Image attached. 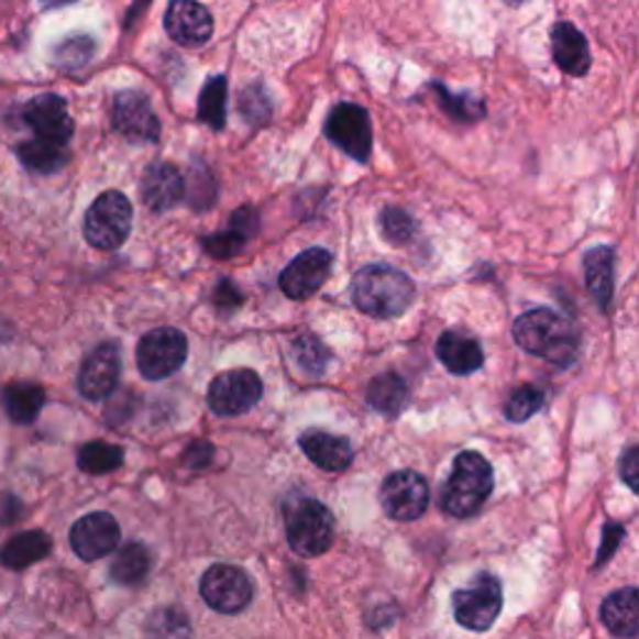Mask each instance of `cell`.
Returning a JSON list of instances; mask_svg holds the SVG:
<instances>
[{
  "mask_svg": "<svg viewBox=\"0 0 639 639\" xmlns=\"http://www.w3.org/2000/svg\"><path fill=\"white\" fill-rule=\"evenodd\" d=\"M513 332L517 345L552 365H570L577 357V330L568 318L552 310H530L520 315Z\"/></svg>",
  "mask_w": 639,
  "mask_h": 639,
  "instance_id": "cell-1",
  "label": "cell"
},
{
  "mask_svg": "<svg viewBox=\"0 0 639 639\" xmlns=\"http://www.w3.org/2000/svg\"><path fill=\"white\" fill-rule=\"evenodd\" d=\"M415 300V283L393 265H365L353 277V302L370 318H397Z\"/></svg>",
  "mask_w": 639,
  "mask_h": 639,
  "instance_id": "cell-2",
  "label": "cell"
},
{
  "mask_svg": "<svg viewBox=\"0 0 639 639\" xmlns=\"http://www.w3.org/2000/svg\"><path fill=\"white\" fill-rule=\"evenodd\" d=\"M493 485L495 477L489 462L480 452H460L442 489V509L452 517H472L487 503Z\"/></svg>",
  "mask_w": 639,
  "mask_h": 639,
  "instance_id": "cell-3",
  "label": "cell"
},
{
  "mask_svg": "<svg viewBox=\"0 0 639 639\" xmlns=\"http://www.w3.org/2000/svg\"><path fill=\"white\" fill-rule=\"evenodd\" d=\"M133 206L120 190H108L92 200L82 222V235L96 250H118L131 238Z\"/></svg>",
  "mask_w": 639,
  "mask_h": 639,
  "instance_id": "cell-4",
  "label": "cell"
},
{
  "mask_svg": "<svg viewBox=\"0 0 639 639\" xmlns=\"http://www.w3.org/2000/svg\"><path fill=\"white\" fill-rule=\"evenodd\" d=\"M287 544L300 554V558H320L330 550L332 537H335V520L330 509L318 503V499H300L298 505L287 509L285 517Z\"/></svg>",
  "mask_w": 639,
  "mask_h": 639,
  "instance_id": "cell-5",
  "label": "cell"
},
{
  "mask_svg": "<svg viewBox=\"0 0 639 639\" xmlns=\"http://www.w3.org/2000/svg\"><path fill=\"white\" fill-rule=\"evenodd\" d=\"M455 619L470 632H485L503 609V585L493 574H480L452 595Z\"/></svg>",
  "mask_w": 639,
  "mask_h": 639,
  "instance_id": "cell-6",
  "label": "cell"
},
{
  "mask_svg": "<svg viewBox=\"0 0 639 639\" xmlns=\"http://www.w3.org/2000/svg\"><path fill=\"white\" fill-rule=\"evenodd\" d=\"M261 397L263 379L255 370L247 367L220 373L208 387V405L220 418H235V415L250 412L261 403Z\"/></svg>",
  "mask_w": 639,
  "mask_h": 639,
  "instance_id": "cell-7",
  "label": "cell"
},
{
  "mask_svg": "<svg viewBox=\"0 0 639 639\" xmlns=\"http://www.w3.org/2000/svg\"><path fill=\"white\" fill-rule=\"evenodd\" d=\"M188 357V340L175 328H157L137 342V370L145 379H165L178 373Z\"/></svg>",
  "mask_w": 639,
  "mask_h": 639,
  "instance_id": "cell-8",
  "label": "cell"
},
{
  "mask_svg": "<svg viewBox=\"0 0 639 639\" xmlns=\"http://www.w3.org/2000/svg\"><path fill=\"white\" fill-rule=\"evenodd\" d=\"M326 135L357 163H367L373 155V123L363 106L338 103L326 120Z\"/></svg>",
  "mask_w": 639,
  "mask_h": 639,
  "instance_id": "cell-9",
  "label": "cell"
},
{
  "mask_svg": "<svg viewBox=\"0 0 639 639\" xmlns=\"http://www.w3.org/2000/svg\"><path fill=\"white\" fill-rule=\"evenodd\" d=\"M110 123L118 135L131 143H155L161 137V120H157L151 98L141 90L115 92L110 106Z\"/></svg>",
  "mask_w": 639,
  "mask_h": 639,
  "instance_id": "cell-10",
  "label": "cell"
},
{
  "mask_svg": "<svg viewBox=\"0 0 639 639\" xmlns=\"http://www.w3.org/2000/svg\"><path fill=\"white\" fill-rule=\"evenodd\" d=\"M430 503V489L425 477L412 470H400L385 477L379 487V505L397 522H412L422 517Z\"/></svg>",
  "mask_w": 639,
  "mask_h": 639,
  "instance_id": "cell-11",
  "label": "cell"
},
{
  "mask_svg": "<svg viewBox=\"0 0 639 639\" xmlns=\"http://www.w3.org/2000/svg\"><path fill=\"white\" fill-rule=\"evenodd\" d=\"M200 595L222 615H238L253 599V585L247 574L233 564H212L200 580Z\"/></svg>",
  "mask_w": 639,
  "mask_h": 639,
  "instance_id": "cell-12",
  "label": "cell"
},
{
  "mask_svg": "<svg viewBox=\"0 0 639 639\" xmlns=\"http://www.w3.org/2000/svg\"><path fill=\"white\" fill-rule=\"evenodd\" d=\"M23 123L31 128L33 137L58 145H70L73 131H76L68 103L55 92H43V96L27 100L23 106Z\"/></svg>",
  "mask_w": 639,
  "mask_h": 639,
  "instance_id": "cell-13",
  "label": "cell"
},
{
  "mask_svg": "<svg viewBox=\"0 0 639 639\" xmlns=\"http://www.w3.org/2000/svg\"><path fill=\"white\" fill-rule=\"evenodd\" d=\"M332 267V253L326 247H310L295 257L280 273V290L290 300H308L326 285Z\"/></svg>",
  "mask_w": 639,
  "mask_h": 639,
  "instance_id": "cell-14",
  "label": "cell"
},
{
  "mask_svg": "<svg viewBox=\"0 0 639 639\" xmlns=\"http://www.w3.org/2000/svg\"><path fill=\"white\" fill-rule=\"evenodd\" d=\"M120 542V527L113 515L90 513L73 525L70 548L76 550L80 560L96 562L106 554L115 552Z\"/></svg>",
  "mask_w": 639,
  "mask_h": 639,
  "instance_id": "cell-15",
  "label": "cell"
},
{
  "mask_svg": "<svg viewBox=\"0 0 639 639\" xmlns=\"http://www.w3.org/2000/svg\"><path fill=\"white\" fill-rule=\"evenodd\" d=\"M165 31L183 48H200L212 38V15L198 0H170Z\"/></svg>",
  "mask_w": 639,
  "mask_h": 639,
  "instance_id": "cell-16",
  "label": "cell"
},
{
  "mask_svg": "<svg viewBox=\"0 0 639 639\" xmlns=\"http://www.w3.org/2000/svg\"><path fill=\"white\" fill-rule=\"evenodd\" d=\"M120 379V350L115 342H103L82 360L78 373L80 395L88 400H106L115 393Z\"/></svg>",
  "mask_w": 639,
  "mask_h": 639,
  "instance_id": "cell-17",
  "label": "cell"
},
{
  "mask_svg": "<svg viewBox=\"0 0 639 639\" xmlns=\"http://www.w3.org/2000/svg\"><path fill=\"white\" fill-rule=\"evenodd\" d=\"M550 41L554 66L570 78H585L592 68L587 35L570 21H558L550 31Z\"/></svg>",
  "mask_w": 639,
  "mask_h": 639,
  "instance_id": "cell-18",
  "label": "cell"
},
{
  "mask_svg": "<svg viewBox=\"0 0 639 639\" xmlns=\"http://www.w3.org/2000/svg\"><path fill=\"white\" fill-rule=\"evenodd\" d=\"M185 196V180L170 163H151L141 180V198L153 212L173 210Z\"/></svg>",
  "mask_w": 639,
  "mask_h": 639,
  "instance_id": "cell-19",
  "label": "cell"
},
{
  "mask_svg": "<svg viewBox=\"0 0 639 639\" xmlns=\"http://www.w3.org/2000/svg\"><path fill=\"white\" fill-rule=\"evenodd\" d=\"M257 228H261L257 210L243 206L230 216V225L222 230V233L202 240V247H206V253L216 257V261H230V257L243 253V247L255 238Z\"/></svg>",
  "mask_w": 639,
  "mask_h": 639,
  "instance_id": "cell-20",
  "label": "cell"
},
{
  "mask_svg": "<svg viewBox=\"0 0 639 639\" xmlns=\"http://www.w3.org/2000/svg\"><path fill=\"white\" fill-rule=\"evenodd\" d=\"M438 357L452 375H472L485 363L480 342L462 330L442 332L438 340Z\"/></svg>",
  "mask_w": 639,
  "mask_h": 639,
  "instance_id": "cell-21",
  "label": "cell"
},
{
  "mask_svg": "<svg viewBox=\"0 0 639 639\" xmlns=\"http://www.w3.org/2000/svg\"><path fill=\"white\" fill-rule=\"evenodd\" d=\"M300 448L305 452V458L328 472H342L350 467V462H353V448H350V442L345 438H335V434L330 432L320 430L302 432Z\"/></svg>",
  "mask_w": 639,
  "mask_h": 639,
  "instance_id": "cell-22",
  "label": "cell"
},
{
  "mask_svg": "<svg viewBox=\"0 0 639 639\" xmlns=\"http://www.w3.org/2000/svg\"><path fill=\"white\" fill-rule=\"evenodd\" d=\"M599 617L615 637H639V590L625 587L613 592V595L602 602Z\"/></svg>",
  "mask_w": 639,
  "mask_h": 639,
  "instance_id": "cell-23",
  "label": "cell"
},
{
  "mask_svg": "<svg viewBox=\"0 0 639 639\" xmlns=\"http://www.w3.org/2000/svg\"><path fill=\"white\" fill-rule=\"evenodd\" d=\"M582 267H585L590 295L602 310H607L615 293V250L609 245L587 250L585 257H582Z\"/></svg>",
  "mask_w": 639,
  "mask_h": 639,
  "instance_id": "cell-24",
  "label": "cell"
},
{
  "mask_svg": "<svg viewBox=\"0 0 639 639\" xmlns=\"http://www.w3.org/2000/svg\"><path fill=\"white\" fill-rule=\"evenodd\" d=\"M18 161L23 163L35 175H53L63 170L70 161V145H58L48 141H38V137H27V141L18 143L15 147Z\"/></svg>",
  "mask_w": 639,
  "mask_h": 639,
  "instance_id": "cell-25",
  "label": "cell"
},
{
  "mask_svg": "<svg viewBox=\"0 0 639 639\" xmlns=\"http://www.w3.org/2000/svg\"><path fill=\"white\" fill-rule=\"evenodd\" d=\"M434 92V100H438V108L444 115L455 123H465V125H475L480 120L487 118V106L485 100L475 96V92H455L450 90L442 82L432 80L428 86Z\"/></svg>",
  "mask_w": 639,
  "mask_h": 639,
  "instance_id": "cell-26",
  "label": "cell"
},
{
  "mask_svg": "<svg viewBox=\"0 0 639 639\" xmlns=\"http://www.w3.org/2000/svg\"><path fill=\"white\" fill-rule=\"evenodd\" d=\"M53 550V540L43 530H31L13 537L11 542L5 544L3 552H0V562L3 568L21 572L31 564L45 560Z\"/></svg>",
  "mask_w": 639,
  "mask_h": 639,
  "instance_id": "cell-27",
  "label": "cell"
},
{
  "mask_svg": "<svg viewBox=\"0 0 639 639\" xmlns=\"http://www.w3.org/2000/svg\"><path fill=\"white\" fill-rule=\"evenodd\" d=\"M151 550L145 544L128 542L115 552L113 562H110V580L123 587L141 585L147 577V572H151Z\"/></svg>",
  "mask_w": 639,
  "mask_h": 639,
  "instance_id": "cell-28",
  "label": "cell"
},
{
  "mask_svg": "<svg viewBox=\"0 0 639 639\" xmlns=\"http://www.w3.org/2000/svg\"><path fill=\"white\" fill-rule=\"evenodd\" d=\"M0 400H3V410L13 422L31 425L43 410L45 393L35 383H11L3 390Z\"/></svg>",
  "mask_w": 639,
  "mask_h": 639,
  "instance_id": "cell-29",
  "label": "cell"
},
{
  "mask_svg": "<svg viewBox=\"0 0 639 639\" xmlns=\"http://www.w3.org/2000/svg\"><path fill=\"white\" fill-rule=\"evenodd\" d=\"M407 400H410V393H407L405 379L395 373H385L375 377L367 387L370 407L383 415H390V418H395V415H400L405 410Z\"/></svg>",
  "mask_w": 639,
  "mask_h": 639,
  "instance_id": "cell-30",
  "label": "cell"
},
{
  "mask_svg": "<svg viewBox=\"0 0 639 639\" xmlns=\"http://www.w3.org/2000/svg\"><path fill=\"white\" fill-rule=\"evenodd\" d=\"M198 118L212 131H222L228 118V78L216 76L206 82L198 100Z\"/></svg>",
  "mask_w": 639,
  "mask_h": 639,
  "instance_id": "cell-31",
  "label": "cell"
},
{
  "mask_svg": "<svg viewBox=\"0 0 639 639\" xmlns=\"http://www.w3.org/2000/svg\"><path fill=\"white\" fill-rule=\"evenodd\" d=\"M123 460H125L123 448L100 440L82 444L78 452V467L82 472H88V475H108V472L123 465Z\"/></svg>",
  "mask_w": 639,
  "mask_h": 639,
  "instance_id": "cell-32",
  "label": "cell"
},
{
  "mask_svg": "<svg viewBox=\"0 0 639 639\" xmlns=\"http://www.w3.org/2000/svg\"><path fill=\"white\" fill-rule=\"evenodd\" d=\"M190 635L188 617L175 607H161L145 623L147 639H190Z\"/></svg>",
  "mask_w": 639,
  "mask_h": 639,
  "instance_id": "cell-33",
  "label": "cell"
},
{
  "mask_svg": "<svg viewBox=\"0 0 639 639\" xmlns=\"http://www.w3.org/2000/svg\"><path fill=\"white\" fill-rule=\"evenodd\" d=\"M379 230H383L387 243L405 245L418 233V222H415V218L407 210L387 206L379 212Z\"/></svg>",
  "mask_w": 639,
  "mask_h": 639,
  "instance_id": "cell-34",
  "label": "cell"
},
{
  "mask_svg": "<svg viewBox=\"0 0 639 639\" xmlns=\"http://www.w3.org/2000/svg\"><path fill=\"white\" fill-rule=\"evenodd\" d=\"M542 405H544V393L540 390V387L522 385L507 397L505 415H507V420H513V422H525V420H530L532 415L540 412Z\"/></svg>",
  "mask_w": 639,
  "mask_h": 639,
  "instance_id": "cell-35",
  "label": "cell"
},
{
  "mask_svg": "<svg viewBox=\"0 0 639 639\" xmlns=\"http://www.w3.org/2000/svg\"><path fill=\"white\" fill-rule=\"evenodd\" d=\"M92 53H96V43L88 35H78V38H68L66 43H60L55 48V66L66 73L80 70L82 66H88L92 60Z\"/></svg>",
  "mask_w": 639,
  "mask_h": 639,
  "instance_id": "cell-36",
  "label": "cell"
},
{
  "mask_svg": "<svg viewBox=\"0 0 639 639\" xmlns=\"http://www.w3.org/2000/svg\"><path fill=\"white\" fill-rule=\"evenodd\" d=\"M293 357H295V363L305 370V373H312V375L326 373V367L330 363L326 345L312 335H300L293 342Z\"/></svg>",
  "mask_w": 639,
  "mask_h": 639,
  "instance_id": "cell-37",
  "label": "cell"
},
{
  "mask_svg": "<svg viewBox=\"0 0 639 639\" xmlns=\"http://www.w3.org/2000/svg\"><path fill=\"white\" fill-rule=\"evenodd\" d=\"M240 113L247 120V123H267L273 115V103L271 96H267L263 86H250L240 92Z\"/></svg>",
  "mask_w": 639,
  "mask_h": 639,
  "instance_id": "cell-38",
  "label": "cell"
},
{
  "mask_svg": "<svg viewBox=\"0 0 639 639\" xmlns=\"http://www.w3.org/2000/svg\"><path fill=\"white\" fill-rule=\"evenodd\" d=\"M190 202L196 210H206L216 202V180L206 165H196L190 173Z\"/></svg>",
  "mask_w": 639,
  "mask_h": 639,
  "instance_id": "cell-39",
  "label": "cell"
},
{
  "mask_svg": "<svg viewBox=\"0 0 639 639\" xmlns=\"http://www.w3.org/2000/svg\"><path fill=\"white\" fill-rule=\"evenodd\" d=\"M619 475H623L625 485L639 495V444L627 448L625 455L619 458Z\"/></svg>",
  "mask_w": 639,
  "mask_h": 639,
  "instance_id": "cell-40",
  "label": "cell"
},
{
  "mask_svg": "<svg viewBox=\"0 0 639 639\" xmlns=\"http://www.w3.org/2000/svg\"><path fill=\"white\" fill-rule=\"evenodd\" d=\"M212 455H216V448L208 442H192L188 450H185V455H183V462L185 465H190V470H206L210 465V460Z\"/></svg>",
  "mask_w": 639,
  "mask_h": 639,
  "instance_id": "cell-41",
  "label": "cell"
},
{
  "mask_svg": "<svg viewBox=\"0 0 639 639\" xmlns=\"http://www.w3.org/2000/svg\"><path fill=\"white\" fill-rule=\"evenodd\" d=\"M625 537V527L623 525H613L609 522L605 527V540L599 544V554H597V564H605L609 558H613V552L619 548V542H623Z\"/></svg>",
  "mask_w": 639,
  "mask_h": 639,
  "instance_id": "cell-42",
  "label": "cell"
},
{
  "mask_svg": "<svg viewBox=\"0 0 639 639\" xmlns=\"http://www.w3.org/2000/svg\"><path fill=\"white\" fill-rule=\"evenodd\" d=\"M243 302V295H240V290L235 287L233 280H222L218 285V290H216V305L222 310H233L235 305Z\"/></svg>",
  "mask_w": 639,
  "mask_h": 639,
  "instance_id": "cell-43",
  "label": "cell"
},
{
  "mask_svg": "<svg viewBox=\"0 0 639 639\" xmlns=\"http://www.w3.org/2000/svg\"><path fill=\"white\" fill-rule=\"evenodd\" d=\"M145 5H147V0H137V3H135V5L131 8V13H128V23H131V21H133V18H137V15H141V11H143V8H145Z\"/></svg>",
  "mask_w": 639,
  "mask_h": 639,
  "instance_id": "cell-44",
  "label": "cell"
},
{
  "mask_svg": "<svg viewBox=\"0 0 639 639\" xmlns=\"http://www.w3.org/2000/svg\"><path fill=\"white\" fill-rule=\"evenodd\" d=\"M68 3H76V0H41L43 8H58V5H68Z\"/></svg>",
  "mask_w": 639,
  "mask_h": 639,
  "instance_id": "cell-45",
  "label": "cell"
},
{
  "mask_svg": "<svg viewBox=\"0 0 639 639\" xmlns=\"http://www.w3.org/2000/svg\"><path fill=\"white\" fill-rule=\"evenodd\" d=\"M505 3H509V5H520V3H525V0H505Z\"/></svg>",
  "mask_w": 639,
  "mask_h": 639,
  "instance_id": "cell-46",
  "label": "cell"
}]
</instances>
